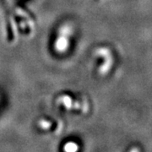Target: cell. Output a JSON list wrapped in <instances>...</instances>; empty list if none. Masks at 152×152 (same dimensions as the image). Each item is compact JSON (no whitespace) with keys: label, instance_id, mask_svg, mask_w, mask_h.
<instances>
[{"label":"cell","instance_id":"obj_1","mask_svg":"<svg viewBox=\"0 0 152 152\" xmlns=\"http://www.w3.org/2000/svg\"><path fill=\"white\" fill-rule=\"evenodd\" d=\"M70 30L69 28H66L65 30L62 31V35L58 37L56 42V48L58 52H64V50L69 46V38Z\"/></svg>","mask_w":152,"mask_h":152},{"label":"cell","instance_id":"obj_2","mask_svg":"<svg viewBox=\"0 0 152 152\" xmlns=\"http://www.w3.org/2000/svg\"><path fill=\"white\" fill-rule=\"evenodd\" d=\"M65 150L66 151H75L77 150V145H76L75 144H74V143L67 144V145H66Z\"/></svg>","mask_w":152,"mask_h":152}]
</instances>
